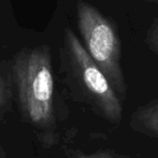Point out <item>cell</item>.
<instances>
[{
  "label": "cell",
  "mask_w": 158,
  "mask_h": 158,
  "mask_svg": "<svg viewBox=\"0 0 158 158\" xmlns=\"http://www.w3.org/2000/svg\"><path fill=\"white\" fill-rule=\"evenodd\" d=\"M13 74L22 110L38 127H50L55 121V82L48 46L24 50L15 56Z\"/></svg>",
  "instance_id": "6da1fadb"
},
{
  "label": "cell",
  "mask_w": 158,
  "mask_h": 158,
  "mask_svg": "<svg viewBox=\"0 0 158 158\" xmlns=\"http://www.w3.org/2000/svg\"><path fill=\"white\" fill-rule=\"evenodd\" d=\"M77 28L88 56L106 75L122 102L128 85L122 67V40L117 24L84 0L77 3Z\"/></svg>",
  "instance_id": "7a4b0ae2"
},
{
  "label": "cell",
  "mask_w": 158,
  "mask_h": 158,
  "mask_svg": "<svg viewBox=\"0 0 158 158\" xmlns=\"http://www.w3.org/2000/svg\"><path fill=\"white\" fill-rule=\"evenodd\" d=\"M64 52L73 80L84 100L104 121L118 125L123 118V102L70 28L64 30Z\"/></svg>",
  "instance_id": "3957f363"
},
{
  "label": "cell",
  "mask_w": 158,
  "mask_h": 158,
  "mask_svg": "<svg viewBox=\"0 0 158 158\" xmlns=\"http://www.w3.org/2000/svg\"><path fill=\"white\" fill-rule=\"evenodd\" d=\"M129 127L137 133L158 139V99L138 106L129 118Z\"/></svg>",
  "instance_id": "277c9868"
},
{
  "label": "cell",
  "mask_w": 158,
  "mask_h": 158,
  "mask_svg": "<svg viewBox=\"0 0 158 158\" xmlns=\"http://www.w3.org/2000/svg\"><path fill=\"white\" fill-rule=\"evenodd\" d=\"M144 41L151 52L158 57V16L151 22L150 26L146 29Z\"/></svg>",
  "instance_id": "5b68a950"
},
{
  "label": "cell",
  "mask_w": 158,
  "mask_h": 158,
  "mask_svg": "<svg viewBox=\"0 0 158 158\" xmlns=\"http://www.w3.org/2000/svg\"><path fill=\"white\" fill-rule=\"evenodd\" d=\"M75 158H131L128 155L121 154L112 150H99L92 154H80Z\"/></svg>",
  "instance_id": "8992f818"
},
{
  "label": "cell",
  "mask_w": 158,
  "mask_h": 158,
  "mask_svg": "<svg viewBox=\"0 0 158 158\" xmlns=\"http://www.w3.org/2000/svg\"><path fill=\"white\" fill-rule=\"evenodd\" d=\"M6 98V84L3 77L0 75V106L4 103Z\"/></svg>",
  "instance_id": "52a82bcc"
},
{
  "label": "cell",
  "mask_w": 158,
  "mask_h": 158,
  "mask_svg": "<svg viewBox=\"0 0 158 158\" xmlns=\"http://www.w3.org/2000/svg\"><path fill=\"white\" fill-rule=\"evenodd\" d=\"M144 1H148V2H157V3H158V0H144Z\"/></svg>",
  "instance_id": "ba28073f"
}]
</instances>
